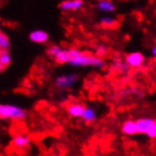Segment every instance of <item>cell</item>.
Instances as JSON below:
<instances>
[{
  "label": "cell",
  "instance_id": "obj_18",
  "mask_svg": "<svg viewBox=\"0 0 156 156\" xmlns=\"http://www.w3.org/2000/svg\"><path fill=\"white\" fill-rule=\"evenodd\" d=\"M61 50H62V48L60 47V45H58V44H52V45H50V47L48 48L47 53L50 55V57H53V58H55V55H58Z\"/></svg>",
  "mask_w": 156,
  "mask_h": 156
},
{
  "label": "cell",
  "instance_id": "obj_5",
  "mask_svg": "<svg viewBox=\"0 0 156 156\" xmlns=\"http://www.w3.org/2000/svg\"><path fill=\"white\" fill-rule=\"evenodd\" d=\"M84 6L83 0H63L59 4V8L62 12H76Z\"/></svg>",
  "mask_w": 156,
  "mask_h": 156
},
{
  "label": "cell",
  "instance_id": "obj_1",
  "mask_svg": "<svg viewBox=\"0 0 156 156\" xmlns=\"http://www.w3.org/2000/svg\"><path fill=\"white\" fill-rule=\"evenodd\" d=\"M71 59L69 65L73 67H94L98 69H103L105 67V61L100 55H93L86 53L78 49H70Z\"/></svg>",
  "mask_w": 156,
  "mask_h": 156
},
{
  "label": "cell",
  "instance_id": "obj_6",
  "mask_svg": "<svg viewBox=\"0 0 156 156\" xmlns=\"http://www.w3.org/2000/svg\"><path fill=\"white\" fill-rule=\"evenodd\" d=\"M49 33L44 30H34L30 33V40L31 42L36 44H44L49 41Z\"/></svg>",
  "mask_w": 156,
  "mask_h": 156
},
{
  "label": "cell",
  "instance_id": "obj_16",
  "mask_svg": "<svg viewBox=\"0 0 156 156\" xmlns=\"http://www.w3.org/2000/svg\"><path fill=\"white\" fill-rule=\"evenodd\" d=\"M10 48V40L5 32H0V49L1 51H7Z\"/></svg>",
  "mask_w": 156,
  "mask_h": 156
},
{
  "label": "cell",
  "instance_id": "obj_2",
  "mask_svg": "<svg viewBox=\"0 0 156 156\" xmlns=\"http://www.w3.org/2000/svg\"><path fill=\"white\" fill-rule=\"evenodd\" d=\"M0 118L2 120L23 121L26 118V111L14 104H1L0 105Z\"/></svg>",
  "mask_w": 156,
  "mask_h": 156
},
{
  "label": "cell",
  "instance_id": "obj_13",
  "mask_svg": "<svg viewBox=\"0 0 156 156\" xmlns=\"http://www.w3.org/2000/svg\"><path fill=\"white\" fill-rule=\"evenodd\" d=\"M82 119L85 121V122H87V123L94 122L95 119H96V111H95L93 108H90V106H86L85 111H84V113H83Z\"/></svg>",
  "mask_w": 156,
  "mask_h": 156
},
{
  "label": "cell",
  "instance_id": "obj_12",
  "mask_svg": "<svg viewBox=\"0 0 156 156\" xmlns=\"http://www.w3.org/2000/svg\"><path fill=\"white\" fill-rule=\"evenodd\" d=\"M71 59V52L70 49H62L58 55L55 57V60L57 63L63 65V63H69Z\"/></svg>",
  "mask_w": 156,
  "mask_h": 156
},
{
  "label": "cell",
  "instance_id": "obj_3",
  "mask_svg": "<svg viewBox=\"0 0 156 156\" xmlns=\"http://www.w3.org/2000/svg\"><path fill=\"white\" fill-rule=\"evenodd\" d=\"M78 82V76L76 74H63L55 78V84L59 88H70Z\"/></svg>",
  "mask_w": 156,
  "mask_h": 156
},
{
  "label": "cell",
  "instance_id": "obj_10",
  "mask_svg": "<svg viewBox=\"0 0 156 156\" xmlns=\"http://www.w3.org/2000/svg\"><path fill=\"white\" fill-rule=\"evenodd\" d=\"M86 106L82 103H73L68 106L67 109V113L69 114V117L71 118H82L83 113L85 111Z\"/></svg>",
  "mask_w": 156,
  "mask_h": 156
},
{
  "label": "cell",
  "instance_id": "obj_21",
  "mask_svg": "<svg viewBox=\"0 0 156 156\" xmlns=\"http://www.w3.org/2000/svg\"><path fill=\"white\" fill-rule=\"evenodd\" d=\"M151 52H152V55H153V57H154V58H156V45H154V47L152 48Z\"/></svg>",
  "mask_w": 156,
  "mask_h": 156
},
{
  "label": "cell",
  "instance_id": "obj_9",
  "mask_svg": "<svg viewBox=\"0 0 156 156\" xmlns=\"http://www.w3.org/2000/svg\"><path fill=\"white\" fill-rule=\"evenodd\" d=\"M121 133L126 136H133L138 133L137 122L135 120H126L121 126Z\"/></svg>",
  "mask_w": 156,
  "mask_h": 156
},
{
  "label": "cell",
  "instance_id": "obj_7",
  "mask_svg": "<svg viewBox=\"0 0 156 156\" xmlns=\"http://www.w3.org/2000/svg\"><path fill=\"white\" fill-rule=\"evenodd\" d=\"M31 144V138L25 135V133H18L16 135L12 140V145L14 147L18 149H24V148H27L28 146Z\"/></svg>",
  "mask_w": 156,
  "mask_h": 156
},
{
  "label": "cell",
  "instance_id": "obj_15",
  "mask_svg": "<svg viewBox=\"0 0 156 156\" xmlns=\"http://www.w3.org/2000/svg\"><path fill=\"white\" fill-rule=\"evenodd\" d=\"M100 24H101L102 26H104V27L112 28L114 26H117V20L113 18V17H111V16H103L100 20Z\"/></svg>",
  "mask_w": 156,
  "mask_h": 156
},
{
  "label": "cell",
  "instance_id": "obj_22",
  "mask_svg": "<svg viewBox=\"0 0 156 156\" xmlns=\"http://www.w3.org/2000/svg\"><path fill=\"white\" fill-rule=\"evenodd\" d=\"M155 37H156V32H155Z\"/></svg>",
  "mask_w": 156,
  "mask_h": 156
},
{
  "label": "cell",
  "instance_id": "obj_14",
  "mask_svg": "<svg viewBox=\"0 0 156 156\" xmlns=\"http://www.w3.org/2000/svg\"><path fill=\"white\" fill-rule=\"evenodd\" d=\"M12 63V55L10 53L7 51H1V53H0V70L4 71L5 68H7L9 65Z\"/></svg>",
  "mask_w": 156,
  "mask_h": 156
},
{
  "label": "cell",
  "instance_id": "obj_11",
  "mask_svg": "<svg viewBox=\"0 0 156 156\" xmlns=\"http://www.w3.org/2000/svg\"><path fill=\"white\" fill-rule=\"evenodd\" d=\"M96 7L100 12L104 14H111L115 10V5L111 0H98Z\"/></svg>",
  "mask_w": 156,
  "mask_h": 156
},
{
  "label": "cell",
  "instance_id": "obj_4",
  "mask_svg": "<svg viewBox=\"0 0 156 156\" xmlns=\"http://www.w3.org/2000/svg\"><path fill=\"white\" fill-rule=\"evenodd\" d=\"M126 62L128 63V66L133 69L140 68L145 63V55L139 52V51H135V52H130L126 55Z\"/></svg>",
  "mask_w": 156,
  "mask_h": 156
},
{
  "label": "cell",
  "instance_id": "obj_19",
  "mask_svg": "<svg viewBox=\"0 0 156 156\" xmlns=\"http://www.w3.org/2000/svg\"><path fill=\"white\" fill-rule=\"evenodd\" d=\"M146 136L148 137V138H151V139H155L156 138V121H155V123L151 127V129L148 130V133H146Z\"/></svg>",
  "mask_w": 156,
  "mask_h": 156
},
{
  "label": "cell",
  "instance_id": "obj_20",
  "mask_svg": "<svg viewBox=\"0 0 156 156\" xmlns=\"http://www.w3.org/2000/svg\"><path fill=\"white\" fill-rule=\"evenodd\" d=\"M106 47L105 45H98V48H96V55H100V57H103V55L106 53Z\"/></svg>",
  "mask_w": 156,
  "mask_h": 156
},
{
  "label": "cell",
  "instance_id": "obj_8",
  "mask_svg": "<svg viewBox=\"0 0 156 156\" xmlns=\"http://www.w3.org/2000/svg\"><path fill=\"white\" fill-rule=\"evenodd\" d=\"M155 119L153 118H140L136 121L137 122V128H138V133L141 135H146L148 133V130L151 129L154 123H155Z\"/></svg>",
  "mask_w": 156,
  "mask_h": 156
},
{
  "label": "cell",
  "instance_id": "obj_17",
  "mask_svg": "<svg viewBox=\"0 0 156 156\" xmlns=\"http://www.w3.org/2000/svg\"><path fill=\"white\" fill-rule=\"evenodd\" d=\"M113 68L115 70L121 71V73H127V71H128V68H130V67L128 66V63L126 62V61L122 62L121 60H115L113 62Z\"/></svg>",
  "mask_w": 156,
  "mask_h": 156
}]
</instances>
